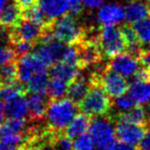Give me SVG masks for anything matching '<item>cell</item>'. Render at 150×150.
Returning a JSON list of instances; mask_svg holds the SVG:
<instances>
[{
  "label": "cell",
  "instance_id": "6da1fadb",
  "mask_svg": "<svg viewBox=\"0 0 150 150\" xmlns=\"http://www.w3.org/2000/svg\"><path fill=\"white\" fill-rule=\"evenodd\" d=\"M78 105L70 98L52 100L46 111L48 127L54 132H63L76 115Z\"/></svg>",
  "mask_w": 150,
  "mask_h": 150
},
{
  "label": "cell",
  "instance_id": "7a4b0ae2",
  "mask_svg": "<svg viewBox=\"0 0 150 150\" xmlns=\"http://www.w3.org/2000/svg\"><path fill=\"white\" fill-rule=\"evenodd\" d=\"M54 37L68 45H76L86 39V32L75 16L64 15L50 23Z\"/></svg>",
  "mask_w": 150,
  "mask_h": 150
},
{
  "label": "cell",
  "instance_id": "3957f363",
  "mask_svg": "<svg viewBox=\"0 0 150 150\" xmlns=\"http://www.w3.org/2000/svg\"><path fill=\"white\" fill-rule=\"evenodd\" d=\"M109 97L101 83H94L78 106L81 112L88 116H104L110 112L112 107Z\"/></svg>",
  "mask_w": 150,
  "mask_h": 150
},
{
  "label": "cell",
  "instance_id": "277c9868",
  "mask_svg": "<svg viewBox=\"0 0 150 150\" xmlns=\"http://www.w3.org/2000/svg\"><path fill=\"white\" fill-rule=\"evenodd\" d=\"M97 41L103 56L106 58H113L127 50V42L121 29L114 26H104L97 36Z\"/></svg>",
  "mask_w": 150,
  "mask_h": 150
},
{
  "label": "cell",
  "instance_id": "5b68a950",
  "mask_svg": "<svg viewBox=\"0 0 150 150\" xmlns=\"http://www.w3.org/2000/svg\"><path fill=\"white\" fill-rule=\"evenodd\" d=\"M90 135L99 149H109L115 143V129L109 119L95 118L91 121Z\"/></svg>",
  "mask_w": 150,
  "mask_h": 150
},
{
  "label": "cell",
  "instance_id": "8992f818",
  "mask_svg": "<svg viewBox=\"0 0 150 150\" xmlns=\"http://www.w3.org/2000/svg\"><path fill=\"white\" fill-rule=\"evenodd\" d=\"M45 27L46 26L39 25L30 20L23 19L16 27L9 29V43L18 40H24L35 44L42 37Z\"/></svg>",
  "mask_w": 150,
  "mask_h": 150
},
{
  "label": "cell",
  "instance_id": "52a82bcc",
  "mask_svg": "<svg viewBox=\"0 0 150 150\" xmlns=\"http://www.w3.org/2000/svg\"><path fill=\"white\" fill-rule=\"evenodd\" d=\"M46 68L47 66L35 52L24 54L18 61V79L25 86L32 76L40 71L46 70Z\"/></svg>",
  "mask_w": 150,
  "mask_h": 150
},
{
  "label": "cell",
  "instance_id": "ba28073f",
  "mask_svg": "<svg viewBox=\"0 0 150 150\" xmlns=\"http://www.w3.org/2000/svg\"><path fill=\"white\" fill-rule=\"evenodd\" d=\"M101 86L104 88L106 93L112 98H117L129 91V84L125 76L118 74L110 68L104 69L100 78Z\"/></svg>",
  "mask_w": 150,
  "mask_h": 150
},
{
  "label": "cell",
  "instance_id": "9c48e42d",
  "mask_svg": "<svg viewBox=\"0 0 150 150\" xmlns=\"http://www.w3.org/2000/svg\"><path fill=\"white\" fill-rule=\"evenodd\" d=\"M146 127L135 123L116 121L115 133L120 142L129 144L131 146L139 145L146 134Z\"/></svg>",
  "mask_w": 150,
  "mask_h": 150
},
{
  "label": "cell",
  "instance_id": "30bf717a",
  "mask_svg": "<svg viewBox=\"0 0 150 150\" xmlns=\"http://www.w3.org/2000/svg\"><path fill=\"white\" fill-rule=\"evenodd\" d=\"M140 60L138 57L129 54H119L111 58L109 68L125 77H129L136 74L140 68Z\"/></svg>",
  "mask_w": 150,
  "mask_h": 150
},
{
  "label": "cell",
  "instance_id": "8fae6325",
  "mask_svg": "<svg viewBox=\"0 0 150 150\" xmlns=\"http://www.w3.org/2000/svg\"><path fill=\"white\" fill-rule=\"evenodd\" d=\"M97 19L103 26H115L125 20V8L115 2L107 3L99 8Z\"/></svg>",
  "mask_w": 150,
  "mask_h": 150
},
{
  "label": "cell",
  "instance_id": "7c38bea8",
  "mask_svg": "<svg viewBox=\"0 0 150 150\" xmlns=\"http://www.w3.org/2000/svg\"><path fill=\"white\" fill-rule=\"evenodd\" d=\"M26 143L25 134L15 131L7 121L0 125V150L21 147Z\"/></svg>",
  "mask_w": 150,
  "mask_h": 150
},
{
  "label": "cell",
  "instance_id": "4fadbf2b",
  "mask_svg": "<svg viewBox=\"0 0 150 150\" xmlns=\"http://www.w3.org/2000/svg\"><path fill=\"white\" fill-rule=\"evenodd\" d=\"M92 86V75L90 74V76H86L82 73H79L78 77L69 84L68 91H67L68 98H70L75 103L79 104L86 98Z\"/></svg>",
  "mask_w": 150,
  "mask_h": 150
},
{
  "label": "cell",
  "instance_id": "5bb4252c",
  "mask_svg": "<svg viewBox=\"0 0 150 150\" xmlns=\"http://www.w3.org/2000/svg\"><path fill=\"white\" fill-rule=\"evenodd\" d=\"M27 101L30 119L33 121H40L46 115L48 103H50L48 99L44 94L31 93Z\"/></svg>",
  "mask_w": 150,
  "mask_h": 150
},
{
  "label": "cell",
  "instance_id": "9a60e30c",
  "mask_svg": "<svg viewBox=\"0 0 150 150\" xmlns=\"http://www.w3.org/2000/svg\"><path fill=\"white\" fill-rule=\"evenodd\" d=\"M125 21L129 24H136L146 19L149 15L147 2L142 0H129L125 7Z\"/></svg>",
  "mask_w": 150,
  "mask_h": 150
},
{
  "label": "cell",
  "instance_id": "2e32d148",
  "mask_svg": "<svg viewBox=\"0 0 150 150\" xmlns=\"http://www.w3.org/2000/svg\"><path fill=\"white\" fill-rule=\"evenodd\" d=\"M38 5L50 21L61 18L69 11L68 0H38Z\"/></svg>",
  "mask_w": 150,
  "mask_h": 150
},
{
  "label": "cell",
  "instance_id": "e0dca14e",
  "mask_svg": "<svg viewBox=\"0 0 150 150\" xmlns=\"http://www.w3.org/2000/svg\"><path fill=\"white\" fill-rule=\"evenodd\" d=\"M23 20V8L16 1L9 2L0 13V24L4 28L13 29Z\"/></svg>",
  "mask_w": 150,
  "mask_h": 150
},
{
  "label": "cell",
  "instance_id": "ac0fdd59",
  "mask_svg": "<svg viewBox=\"0 0 150 150\" xmlns=\"http://www.w3.org/2000/svg\"><path fill=\"white\" fill-rule=\"evenodd\" d=\"M80 70L81 69L78 66L60 62L58 64L52 66V69H50V77L59 78V79L64 80L67 83L70 84L73 80H75L78 77Z\"/></svg>",
  "mask_w": 150,
  "mask_h": 150
},
{
  "label": "cell",
  "instance_id": "d6986e66",
  "mask_svg": "<svg viewBox=\"0 0 150 150\" xmlns=\"http://www.w3.org/2000/svg\"><path fill=\"white\" fill-rule=\"evenodd\" d=\"M6 115L9 118H22L26 119V116L29 115L28 111V101L25 99V95H22L17 98L4 102Z\"/></svg>",
  "mask_w": 150,
  "mask_h": 150
},
{
  "label": "cell",
  "instance_id": "ffe728a7",
  "mask_svg": "<svg viewBox=\"0 0 150 150\" xmlns=\"http://www.w3.org/2000/svg\"><path fill=\"white\" fill-rule=\"evenodd\" d=\"M91 119L90 116L84 113L75 115L74 118L71 120V122L68 125V127L65 129L64 133L69 138H77L79 136L86 133L88 129H90Z\"/></svg>",
  "mask_w": 150,
  "mask_h": 150
},
{
  "label": "cell",
  "instance_id": "44dd1931",
  "mask_svg": "<svg viewBox=\"0 0 150 150\" xmlns=\"http://www.w3.org/2000/svg\"><path fill=\"white\" fill-rule=\"evenodd\" d=\"M116 121H125L146 127L148 123V112L143 105L135 106L129 111L119 113L116 116Z\"/></svg>",
  "mask_w": 150,
  "mask_h": 150
},
{
  "label": "cell",
  "instance_id": "7402d4cb",
  "mask_svg": "<svg viewBox=\"0 0 150 150\" xmlns=\"http://www.w3.org/2000/svg\"><path fill=\"white\" fill-rule=\"evenodd\" d=\"M129 95L139 105L150 102V81H133L129 86Z\"/></svg>",
  "mask_w": 150,
  "mask_h": 150
},
{
  "label": "cell",
  "instance_id": "603a6c76",
  "mask_svg": "<svg viewBox=\"0 0 150 150\" xmlns=\"http://www.w3.org/2000/svg\"><path fill=\"white\" fill-rule=\"evenodd\" d=\"M50 83V76L46 70L40 71L32 76L29 81L25 84L27 92L36 93V94H45L47 91V86Z\"/></svg>",
  "mask_w": 150,
  "mask_h": 150
},
{
  "label": "cell",
  "instance_id": "cb8c5ba5",
  "mask_svg": "<svg viewBox=\"0 0 150 150\" xmlns=\"http://www.w3.org/2000/svg\"><path fill=\"white\" fill-rule=\"evenodd\" d=\"M68 86L69 83H67L64 80H61L59 78L50 77V83H48L47 86V91H46L48 99H50V100L62 99L67 94Z\"/></svg>",
  "mask_w": 150,
  "mask_h": 150
},
{
  "label": "cell",
  "instance_id": "d4e9b609",
  "mask_svg": "<svg viewBox=\"0 0 150 150\" xmlns=\"http://www.w3.org/2000/svg\"><path fill=\"white\" fill-rule=\"evenodd\" d=\"M23 19L30 20V21L35 22V23L39 24V25H42V26H47L50 22H52V21H50V20L45 17V15H44V13L42 11V9L40 8L38 3H35V4L23 9Z\"/></svg>",
  "mask_w": 150,
  "mask_h": 150
},
{
  "label": "cell",
  "instance_id": "484cf974",
  "mask_svg": "<svg viewBox=\"0 0 150 150\" xmlns=\"http://www.w3.org/2000/svg\"><path fill=\"white\" fill-rule=\"evenodd\" d=\"M18 78V62H11L0 66V83H13Z\"/></svg>",
  "mask_w": 150,
  "mask_h": 150
},
{
  "label": "cell",
  "instance_id": "4316f807",
  "mask_svg": "<svg viewBox=\"0 0 150 150\" xmlns=\"http://www.w3.org/2000/svg\"><path fill=\"white\" fill-rule=\"evenodd\" d=\"M134 29L142 44L150 43V19L146 18L134 24Z\"/></svg>",
  "mask_w": 150,
  "mask_h": 150
},
{
  "label": "cell",
  "instance_id": "83f0119b",
  "mask_svg": "<svg viewBox=\"0 0 150 150\" xmlns=\"http://www.w3.org/2000/svg\"><path fill=\"white\" fill-rule=\"evenodd\" d=\"M52 144L54 150H74L73 142L63 132H58L54 135L52 139Z\"/></svg>",
  "mask_w": 150,
  "mask_h": 150
},
{
  "label": "cell",
  "instance_id": "f1b7e54d",
  "mask_svg": "<svg viewBox=\"0 0 150 150\" xmlns=\"http://www.w3.org/2000/svg\"><path fill=\"white\" fill-rule=\"evenodd\" d=\"M74 150H96V143L91 135L83 134L73 142Z\"/></svg>",
  "mask_w": 150,
  "mask_h": 150
},
{
  "label": "cell",
  "instance_id": "f546056e",
  "mask_svg": "<svg viewBox=\"0 0 150 150\" xmlns=\"http://www.w3.org/2000/svg\"><path fill=\"white\" fill-rule=\"evenodd\" d=\"M62 62L79 67V50H78L77 46L69 45L68 47H66L64 54H63Z\"/></svg>",
  "mask_w": 150,
  "mask_h": 150
},
{
  "label": "cell",
  "instance_id": "4dcf8cb0",
  "mask_svg": "<svg viewBox=\"0 0 150 150\" xmlns=\"http://www.w3.org/2000/svg\"><path fill=\"white\" fill-rule=\"evenodd\" d=\"M114 104L118 110L122 111V112H127L135 107L136 101L132 98L131 95H125V96L122 95L120 97H117Z\"/></svg>",
  "mask_w": 150,
  "mask_h": 150
},
{
  "label": "cell",
  "instance_id": "1f68e13d",
  "mask_svg": "<svg viewBox=\"0 0 150 150\" xmlns=\"http://www.w3.org/2000/svg\"><path fill=\"white\" fill-rule=\"evenodd\" d=\"M11 45L13 48L15 50L16 54L19 57H22L24 54H27L29 52H31L33 46L35 45L34 43L29 41H24V40H18V41H13L11 42Z\"/></svg>",
  "mask_w": 150,
  "mask_h": 150
},
{
  "label": "cell",
  "instance_id": "d6a6232c",
  "mask_svg": "<svg viewBox=\"0 0 150 150\" xmlns=\"http://www.w3.org/2000/svg\"><path fill=\"white\" fill-rule=\"evenodd\" d=\"M69 11L75 17H79L83 13L84 5L83 0H68Z\"/></svg>",
  "mask_w": 150,
  "mask_h": 150
},
{
  "label": "cell",
  "instance_id": "836d02e7",
  "mask_svg": "<svg viewBox=\"0 0 150 150\" xmlns=\"http://www.w3.org/2000/svg\"><path fill=\"white\" fill-rule=\"evenodd\" d=\"M140 63L144 67L150 69V48L149 50H143L139 57Z\"/></svg>",
  "mask_w": 150,
  "mask_h": 150
},
{
  "label": "cell",
  "instance_id": "e575fe53",
  "mask_svg": "<svg viewBox=\"0 0 150 150\" xmlns=\"http://www.w3.org/2000/svg\"><path fill=\"white\" fill-rule=\"evenodd\" d=\"M106 0H83L84 5L90 9H96L104 5Z\"/></svg>",
  "mask_w": 150,
  "mask_h": 150
},
{
  "label": "cell",
  "instance_id": "d590c367",
  "mask_svg": "<svg viewBox=\"0 0 150 150\" xmlns=\"http://www.w3.org/2000/svg\"><path fill=\"white\" fill-rule=\"evenodd\" d=\"M140 150H150V129L146 132L143 140L140 143Z\"/></svg>",
  "mask_w": 150,
  "mask_h": 150
},
{
  "label": "cell",
  "instance_id": "8d00e7d4",
  "mask_svg": "<svg viewBox=\"0 0 150 150\" xmlns=\"http://www.w3.org/2000/svg\"><path fill=\"white\" fill-rule=\"evenodd\" d=\"M133 147L134 146L125 144L123 142H115L110 147V150H135Z\"/></svg>",
  "mask_w": 150,
  "mask_h": 150
},
{
  "label": "cell",
  "instance_id": "74e56055",
  "mask_svg": "<svg viewBox=\"0 0 150 150\" xmlns=\"http://www.w3.org/2000/svg\"><path fill=\"white\" fill-rule=\"evenodd\" d=\"M15 1L22 7V8L25 9V8H27V7L37 3L38 0H15Z\"/></svg>",
  "mask_w": 150,
  "mask_h": 150
},
{
  "label": "cell",
  "instance_id": "f35d334b",
  "mask_svg": "<svg viewBox=\"0 0 150 150\" xmlns=\"http://www.w3.org/2000/svg\"><path fill=\"white\" fill-rule=\"evenodd\" d=\"M34 146H36V150H54L52 142H44V143H41L39 145Z\"/></svg>",
  "mask_w": 150,
  "mask_h": 150
},
{
  "label": "cell",
  "instance_id": "ab89813d",
  "mask_svg": "<svg viewBox=\"0 0 150 150\" xmlns=\"http://www.w3.org/2000/svg\"><path fill=\"white\" fill-rule=\"evenodd\" d=\"M5 116H6V111H5L4 104L0 103V125H2L5 120Z\"/></svg>",
  "mask_w": 150,
  "mask_h": 150
},
{
  "label": "cell",
  "instance_id": "60d3db41",
  "mask_svg": "<svg viewBox=\"0 0 150 150\" xmlns=\"http://www.w3.org/2000/svg\"><path fill=\"white\" fill-rule=\"evenodd\" d=\"M8 0H0V13H2L3 9L6 7V5L8 4Z\"/></svg>",
  "mask_w": 150,
  "mask_h": 150
},
{
  "label": "cell",
  "instance_id": "b9f144b4",
  "mask_svg": "<svg viewBox=\"0 0 150 150\" xmlns=\"http://www.w3.org/2000/svg\"><path fill=\"white\" fill-rule=\"evenodd\" d=\"M5 150H24L23 147H13V148H8V149H5Z\"/></svg>",
  "mask_w": 150,
  "mask_h": 150
},
{
  "label": "cell",
  "instance_id": "7bdbcfd3",
  "mask_svg": "<svg viewBox=\"0 0 150 150\" xmlns=\"http://www.w3.org/2000/svg\"><path fill=\"white\" fill-rule=\"evenodd\" d=\"M146 2H147L148 8H149V15H150V0H147V1H146Z\"/></svg>",
  "mask_w": 150,
  "mask_h": 150
},
{
  "label": "cell",
  "instance_id": "ee69618b",
  "mask_svg": "<svg viewBox=\"0 0 150 150\" xmlns=\"http://www.w3.org/2000/svg\"><path fill=\"white\" fill-rule=\"evenodd\" d=\"M2 28H3V26L0 24V35H1V33H2Z\"/></svg>",
  "mask_w": 150,
  "mask_h": 150
},
{
  "label": "cell",
  "instance_id": "f6af8a7d",
  "mask_svg": "<svg viewBox=\"0 0 150 150\" xmlns=\"http://www.w3.org/2000/svg\"><path fill=\"white\" fill-rule=\"evenodd\" d=\"M1 88H2V84L0 83V98H1Z\"/></svg>",
  "mask_w": 150,
  "mask_h": 150
},
{
  "label": "cell",
  "instance_id": "bcb514c9",
  "mask_svg": "<svg viewBox=\"0 0 150 150\" xmlns=\"http://www.w3.org/2000/svg\"><path fill=\"white\" fill-rule=\"evenodd\" d=\"M99 150H110V148L109 149H99Z\"/></svg>",
  "mask_w": 150,
  "mask_h": 150
},
{
  "label": "cell",
  "instance_id": "7dc6e473",
  "mask_svg": "<svg viewBox=\"0 0 150 150\" xmlns=\"http://www.w3.org/2000/svg\"><path fill=\"white\" fill-rule=\"evenodd\" d=\"M0 65H1V63H0Z\"/></svg>",
  "mask_w": 150,
  "mask_h": 150
}]
</instances>
